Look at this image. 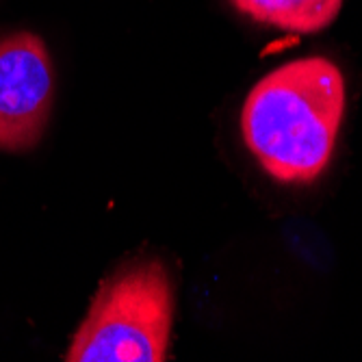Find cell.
<instances>
[{"mask_svg":"<svg viewBox=\"0 0 362 362\" xmlns=\"http://www.w3.org/2000/svg\"><path fill=\"white\" fill-rule=\"evenodd\" d=\"M54 68L44 40L18 30L0 40V150L24 152L48 124Z\"/></svg>","mask_w":362,"mask_h":362,"instance_id":"3","label":"cell"},{"mask_svg":"<svg viewBox=\"0 0 362 362\" xmlns=\"http://www.w3.org/2000/svg\"><path fill=\"white\" fill-rule=\"evenodd\" d=\"M230 3L258 24L300 35L327 28L343 7V0H230Z\"/></svg>","mask_w":362,"mask_h":362,"instance_id":"4","label":"cell"},{"mask_svg":"<svg viewBox=\"0 0 362 362\" xmlns=\"http://www.w3.org/2000/svg\"><path fill=\"white\" fill-rule=\"evenodd\" d=\"M174 323V291L158 260L117 272L74 332L68 362H163Z\"/></svg>","mask_w":362,"mask_h":362,"instance_id":"2","label":"cell"},{"mask_svg":"<svg viewBox=\"0 0 362 362\" xmlns=\"http://www.w3.org/2000/svg\"><path fill=\"white\" fill-rule=\"evenodd\" d=\"M345 105V78L337 63L325 57L288 61L247 93L243 141L278 182H313L330 165Z\"/></svg>","mask_w":362,"mask_h":362,"instance_id":"1","label":"cell"}]
</instances>
